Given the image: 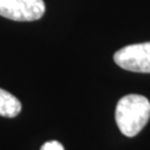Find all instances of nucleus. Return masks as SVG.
<instances>
[{
  "mask_svg": "<svg viewBox=\"0 0 150 150\" xmlns=\"http://www.w3.org/2000/svg\"><path fill=\"white\" fill-rule=\"evenodd\" d=\"M21 111L20 100L10 92L0 88V116L7 118L17 117Z\"/></svg>",
  "mask_w": 150,
  "mask_h": 150,
  "instance_id": "nucleus-4",
  "label": "nucleus"
},
{
  "mask_svg": "<svg viewBox=\"0 0 150 150\" xmlns=\"http://www.w3.org/2000/svg\"><path fill=\"white\" fill-rule=\"evenodd\" d=\"M116 122L121 134L134 137L150 119V101L141 95L123 96L116 107Z\"/></svg>",
  "mask_w": 150,
  "mask_h": 150,
  "instance_id": "nucleus-1",
  "label": "nucleus"
},
{
  "mask_svg": "<svg viewBox=\"0 0 150 150\" xmlns=\"http://www.w3.org/2000/svg\"><path fill=\"white\" fill-rule=\"evenodd\" d=\"M113 60L125 70L150 74V42L134 43L119 49L113 54Z\"/></svg>",
  "mask_w": 150,
  "mask_h": 150,
  "instance_id": "nucleus-2",
  "label": "nucleus"
},
{
  "mask_svg": "<svg viewBox=\"0 0 150 150\" xmlns=\"http://www.w3.org/2000/svg\"><path fill=\"white\" fill-rule=\"evenodd\" d=\"M40 150H64V148L59 141L51 140V141H47L46 144H43Z\"/></svg>",
  "mask_w": 150,
  "mask_h": 150,
  "instance_id": "nucleus-5",
  "label": "nucleus"
},
{
  "mask_svg": "<svg viewBox=\"0 0 150 150\" xmlns=\"http://www.w3.org/2000/svg\"><path fill=\"white\" fill-rule=\"evenodd\" d=\"M45 11L43 0H0V16L15 21H35Z\"/></svg>",
  "mask_w": 150,
  "mask_h": 150,
  "instance_id": "nucleus-3",
  "label": "nucleus"
}]
</instances>
